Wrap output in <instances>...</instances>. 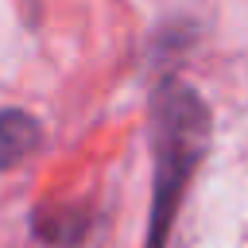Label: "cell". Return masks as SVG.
Returning a JSON list of instances; mask_svg holds the SVG:
<instances>
[{"label":"cell","instance_id":"1","mask_svg":"<svg viewBox=\"0 0 248 248\" xmlns=\"http://www.w3.org/2000/svg\"><path fill=\"white\" fill-rule=\"evenodd\" d=\"M155 217H151V248H163L167 225L174 217V205L186 190L190 170L198 167L205 151L209 116L205 105L178 81H167L155 93Z\"/></svg>","mask_w":248,"mask_h":248},{"label":"cell","instance_id":"2","mask_svg":"<svg viewBox=\"0 0 248 248\" xmlns=\"http://www.w3.org/2000/svg\"><path fill=\"white\" fill-rule=\"evenodd\" d=\"M39 143V124L27 112H0V170L31 155Z\"/></svg>","mask_w":248,"mask_h":248}]
</instances>
